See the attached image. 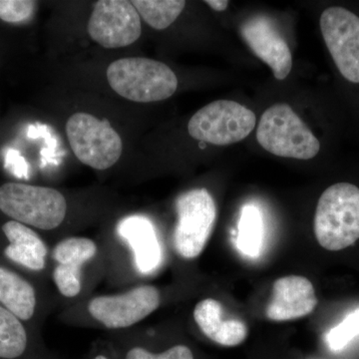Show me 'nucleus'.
Listing matches in <instances>:
<instances>
[{"label": "nucleus", "instance_id": "obj_1", "mask_svg": "<svg viewBox=\"0 0 359 359\" xmlns=\"http://www.w3.org/2000/svg\"><path fill=\"white\" fill-rule=\"evenodd\" d=\"M314 235L318 244L337 252L359 240V186L337 182L327 187L316 205Z\"/></svg>", "mask_w": 359, "mask_h": 359}, {"label": "nucleus", "instance_id": "obj_2", "mask_svg": "<svg viewBox=\"0 0 359 359\" xmlns=\"http://www.w3.org/2000/svg\"><path fill=\"white\" fill-rule=\"evenodd\" d=\"M107 79L116 93L133 102L166 100L178 88V79L169 66L144 57L118 59L108 67Z\"/></svg>", "mask_w": 359, "mask_h": 359}, {"label": "nucleus", "instance_id": "obj_3", "mask_svg": "<svg viewBox=\"0 0 359 359\" xmlns=\"http://www.w3.org/2000/svg\"><path fill=\"white\" fill-rule=\"evenodd\" d=\"M259 145L271 154L297 160H311L320 154V141L285 103L276 104L262 116L257 130Z\"/></svg>", "mask_w": 359, "mask_h": 359}, {"label": "nucleus", "instance_id": "obj_4", "mask_svg": "<svg viewBox=\"0 0 359 359\" xmlns=\"http://www.w3.org/2000/svg\"><path fill=\"white\" fill-rule=\"evenodd\" d=\"M0 211L25 226L50 231L65 221L67 203L49 187L6 183L0 187Z\"/></svg>", "mask_w": 359, "mask_h": 359}, {"label": "nucleus", "instance_id": "obj_5", "mask_svg": "<svg viewBox=\"0 0 359 359\" xmlns=\"http://www.w3.org/2000/svg\"><path fill=\"white\" fill-rule=\"evenodd\" d=\"M66 134L77 159L95 170L114 166L122 154L121 137L107 120L75 113L66 123Z\"/></svg>", "mask_w": 359, "mask_h": 359}, {"label": "nucleus", "instance_id": "obj_6", "mask_svg": "<svg viewBox=\"0 0 359 359\" xmlns=\"http://www.w3.org/2000/svg\"><path fill=\"white\" fill-rule=\"evenodd\" d=\"M178 222L175 226L174 248L187 259L199 257L211 237L217 219L216 203L205 189H194L176 201Z\"/></svg>", "mask_w": 359, "mask_h": 359}, {"label": "nucleus", "instance_id": "obj_7", "mask_svg": "<svg viewBox=\"0 0 359 359\" xmlns=\"http://www.w3.org/2000/svg\"><path fill=\"white\" fill-rule=\"evenodd\" d=\"M320 28L340 78L359 88L358 14L346 6H328L320 14Z\"/></svg>", "mask_w": 359, "mask_h": 359}, {"label": "nucleus", "instance_id": "obj_8", "mask_svg": "<svg viewBox=\"0 0 359 359\" xmlns=\"http://www.w3.org/2000/svg\"><path fill=\"white\" fill-rule=\"evenodd\" d=\"M256 121V115L249 108L235 101L218 100L195 113L188 130L196 140L226 146L247 138Z\"/></svg>", "mask_w": 359, "mask_h": 359}, {"label": "nucleus", "instance_id": "obj_9", "mask_svg": "<svg viewBox=\"0 0 359 359\" xmlns=\"http://www.w3.org/2000/svg\"><path fill=\"white\" fill-rule=\"evenodd\" d=\"M160 302L157 287L140 285L124 294L94 297L88 304V311L104 327L119 330L140 323L159 308Z\"/></svg>", "mask_w": 359, "mask_h": 359}, {"label": "nucleus", "instance_id": "obj_10", "mask_svg": "<svg viewBox=\"0 0 359 359\" xmlns=\"http://www.w3.org/2000/svg\"><path fill=\"white\" fill-rule=\"evenodd\" d=\"M90 37L105 48H121L141 36V18L132 1L100 0L87 26Z\"/></svg>", "mask_w": 359, "mask_h": 359}, {"label": "nucleus", "instance_id": "obj_11", "mask_svg": "<svg viewBox=\"0 0 359 359\" xmlns=\"http://www.w3.org/2000/svg\"><path fill=\"white\" fill-rule=\"evenodd\" d=\"M241 34L255 55L271 67L276 79L283 80L289 76L292 68V52L269 18H250L241 27Z\"/></svg>", "mask_w": 359, "mask_h": 359}, {"label": "nucleus", "instance_id": "obj_12", "mask_svg": "<svg viewBox=\"0 0 359 359\" xmlns=\"http://www.w3.org/2000/svg\"><path fill=\"white\" fill-rule=\"evenodd\" d=\"M313 283L301 276H289L276 280L266 308L269 320L287 321L304 318L318 306Z\"/></svg>", "mask_w": 359, "mask_h": 359}, {"label": "nucleus", "instance_id": "obj_13", "mask_svg": "<svg viewBox=\"0 0 359 359\" xmlns=\"http://www.w3.org/2000/svg\"><path fill=\"white\" fill-rule=\"evenodd\" d=\"M118 233L129 245L136 268L141 273H153L162 261V250L154 226L148 219L132 216L118 224Z\"/></svg>", "mask_w": 359, "mask_h": 359}, {"label": "nucleus", "instance_id": "obj_14", "mask_svg": "<svg viewBox=\"0 0 359 359\" xmlns=\"http://www.w3.org/2000/svg\"><path fill=\"white\" fill-rule=\"evenodd\" d=\"M223 306L214 299L198 302L194 309V320L203 334L216 344L224 346H237L249 334L247 325L242 320H222Z\"/></svg>", "mask_w": 359, "mask_h": 359}, {"label": "nucleus", "instance_id": "obj_15", "mask_svg": "<svg viewBox=\"0 0 359 359\" xmlns=\"http://www.w3.org/2000/svg\"><path fill=\"white\" fill-rule=\"evenodd\" d=\"M2 231L9 242L4 250L7 259L30 271H39L45 268L48 250L39 233L16 221L7 222Z\"/></svg>", "mask_w": 359, "mask_h": 359}, {"label": "nucleus", "instance_id": "obj_16", "mask_svg": "<svg viewBox=\"0 0 359 359\" xmlns=\"http://www.w3.org/2000/svg\"><path fill=\"white\" fill-rule=\"evenodd\" d=\"M32 283L11 269L0 266V304L20 320H29L36 309Z\"/></svg>", "mask_w": 359, "mask_h": 359}, {"label": "nucleus", "instance_id": "obj_17", "mask_svg": "<svg viewBox=\"0 0 359 359\" xmlns=\"http://www.w3.org/2000/svg\"><path fill=\"white\" fill-rule=\"evenodd\" d=\"M27 334L18 316L0 304V358L14 359L25 353Z\"/></svg>", "mask_w": 359, "mask_h": 359}, {"label": "nucleus", "instance_id": "obj_18", "mask_svg": "<svg viewBox=\"0 0 359 359\" xmlns=\"http://www.w3.org/2000/svg\"><path fill=\"white\" fill-rule=\"evenodd\" d=\"M140 18L157 30L166 29L184 11L182 0H135L132 1Z\"/></svg>", "mask_w": 359, "mask_h": 359}, {"label": "nucleus", "instance_id": "obj_19", "mask_svg": "<svg viewBox=\"0 0 359 359\" xmlns=\"http://www.w3.org/2000/svg\"><path fill=\"white\" fill-rule=\"evenodd\" d=\"M263 219L257 208L245 205L238 222V249L250 257L259 255L263 241Z\"/></svg>", "mask_w": 359, "mask_h": 359}, {"label": "nucleus", "instance_id": "obj_20", "mask_svg": "<svg viewBox=\"0 0 359 359\" xmlns=\"http://www.w3.org/2000/svg\"><path fill=\"white\" fill-rule=\"evenodd\" d=\"M97 254V245L87 238H68L54 248L52 257L58 264L82 268Z\"/></svg>", "mask_w": 359, "mask_h": 359}, {"label": "nucleus", "instance_id": "obj_21", "mask_svg": "<svg viewBox=\"0 0 359 359\" xmlns=\"http://www.w3.org/2000/svg\"><path fill=\"white\" fill-rule=\"evenodd\" d=\"M358 335L359 309L348 314L339 325L330 330L327 335L328 348L334 353H339Z\"/></svg>", "mask_w": 359, "mask_h": 359}, {"label": "nucleus", "instance_id": "obj_22", "mask_svg": "<svg viewBox=\"0 0 359 359\" xmlns=\"http://www.w3.org/2000/svg\"><path fill=\"white\" fill-rule=\"evenodd\" d=\"M80 268L57 264L54 268L53 280L61 294L75 297L81 292L82 275Z\"/></svg>", "mask_w": 359, "mask_h": 359}, {"label": "nucleus", "instance_id": "obj_23", "mask_svg": "<svg viewBox=\"0 0 359 359\" xmlns=\"http://www.w3.org/2000/svg\"><path fill=\"white\" fill-rule=\"evenodd\" d=\"M36 8V2L29 0H0V20L20 23L29 20Z\"/></svg>", "mask_w": 359, "mask_h": 359}, {"label": "nucleus", "instance_id": "obj_24", "mask_svg": "<svg viewBox=\"0 0 359 359\" xmlns=\"http://www.w3.org/2000/svg\"><path fill=\"white\" fill-rule=\"evenodd\" d=\"M126 359H194L192 351L185 346L171 347L162 353H152L142 347H134L127 353Z\"/></svg>", "mask_w": 359, "mask_h": 359}, {"label": "nucleus", "instance_id": "obj_25", "mask_svg": "<svg viewBox=\"0 0 359 359\" xmlns=\"http://www.w3.org/2000/svg\"><path fill=\"white\" fill-rule=\"evenodd\" d=\"M205 4H208L214 11H219V13L226 11L229 6V1H226V0H208V1H205Z\"/></svg>", "mask_w": 359, "mask_h": 359}, {"label": "nucleus", "instance_id": "obj_26", "mask_svg": "<svg viewBox=\"0 0 359 359\" xmlns=\"http://www.w3.org/2000/svg\"><path fill=\"white\" fill-rule=\"evenodd\" d=\"M93 359H108V358H106V356H104V355H98V356H96V358H93Z\"/></svg>", "mask_w": 359, "mask_h": 359}]
</instances>
